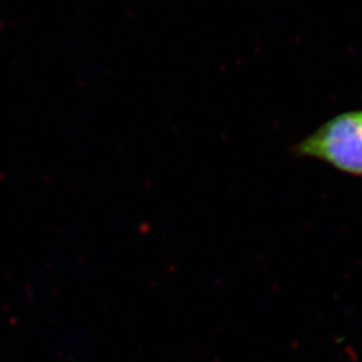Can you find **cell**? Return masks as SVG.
I'll use <instances>...</instances> for the list:
<instances>
[{
	"instance_id": "cell-1",
	"label": "cell",
	"mask_w": 362,
	"mask_h": 362,
	"mask_svg": "<svg viewBox=\"0 0 362 362\" xmlns=\"http://www.w3.org/2000/svg\"><path fill=\"white\" fill-rule=\"evenodd\" d=\"M293 153L362 179V110H350L327 119L296 144Z\"/></svg>"
}]
</instances>
